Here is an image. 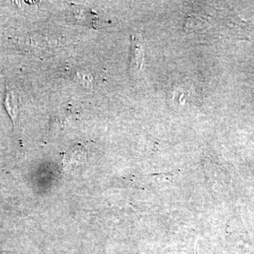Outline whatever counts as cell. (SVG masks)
Here are the masks:
<instances>
[{
    "label": "cell",
    "mask_w": 254,
    "mask_h": 254,
    "mask_svg": "<svg viewBox=\"0 0 254 254\" xmlns=\"http://www.w3.org/2000/svg\"><path fill=\"white\" fill-rule=\"evenodd\" d=\"M84 161V152L83 150L76 149L68 153L66 160H64L65 166L68 168H73V167L79 166Z\"/></svg>",
    "instance_id": "obj_2"
},
{
    "label": "cell",
    "mask_w": 254,
    "mask_h": 254,
    "mask_svg": "<svg viewBox=\"0 0 254 254\" xmlns=\"http://www.w3.org/2000/svg\"><path fill=\"white\" fill-rule=\"evenodd\" d=\"M4 108L15 125L18 114V100L15 97L14 92L6 88V96L4 102Z\"/></svg>",
    "instance_id": "obj_1"
},
{
    "label": "cell",
    "mask_w": 254,
    "mask_h": 254,
    "mask_svg": "<svg viewBox=\"0 0 254 254\" xmlns=\"http://www.w3.org/2000/svg\"><path fill=\"white\" fill-rule=\"evenodd\" d=\"M136 41L133 43L134 48H133V55L132 57V63L134 64L136 68L141 67L142 63L143 61V42L141 41V38H135Z\"/></svg>",
    "instance_id": "obj_3"
}]
</instances>
